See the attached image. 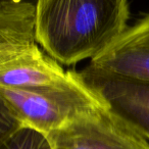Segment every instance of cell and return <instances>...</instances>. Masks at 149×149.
I'll return each instance as SVG.
<instances>
[{
    "mask_svg": "<svg viewBox=\"0 0 149 149\" xmlns=\"http://www.w3.org/2000/svg\"><path fill=\"white\" fill-rule=\"evenodd\" d=\"M126 0H39L35 38L60 63L94 59L128 29Z\"/></svg>",
    "mask_w": 149,
    "mask_h": 149,
    "instance_id": "cell-1",
    "label": "cell"
},
{
    "mask_svg": "<svg viewBox=\"0 0 149 149\" xmlns=\"http://www.w3.org/2000/svg\"><path fill=\"white\" fill-rule=\"evenodd\" d=\"M0 94L24 124L46 135L94 111L102 104L80 80L77 72L72 70L68 72L65 80L53 85L28 89L0 88Z\"/></svg>",
    "mask_w": 149,
    "mask_h": 149,
    "instance_id": "cell-2",
    "label": "cell"
},
{
    "mask_svg": "<svg viewBox=\"0 0 149 149\" xmlns=\"http://www.w3.org/2000/svg\"><path fill=\"white\" fill-rule=\"evenodd\" d=\"M47 136L52 149H149V141L103 104Z\"/></svg>",
    "mask_w": 149,
    "mask_h": 149,
    "instance_id": "cell-3",
    "label": "cell"
},
{
    "mask_svg": "<svg viewBox=\"0 0 149 149\" xmlns=\"http://www.w3.org/2000/svg\"><path fill=\"white\" fill-rule=\"evenodd\" d=\"M77 74L106 108L149 141V82L104 72L89 64Z\"/></svg>",
    "mask_w": 149,
    "mask_h": 149,
    "instance_id": "cell-4",
    "label": "cell"
},
{
    "mask_svg": "<svg viewBox=\"0 0 149 149\" xmlns=\"http://www.w3.org/2000/svg\"><path fill=\"white\" fill-rule=\"evenodd\" d=\"M89 65L131 79L149 82V13L90 61Z\"/></svg>",
    "mask_w": 149,
    "mask_h": 149,
    "instance_id": "cell-5",
    "label": "cell"
},
{
    "mask_svg": "<svg viewBox=\"0 0 149 149\" xmlns=\"http://www.w3.org/2000/svg\"><path fill=\"white\" fill-rule=\"evenodd\" d=\"M68 72L37 45L0 65V88L28 89L59 83Z\"/></svg>",
    "mask_w": 149,
    "mask_h": 149,
    "instance_id": "cell-6",
    "label": "cell"
},
{
    "mask_svg": "<svg viewBox=\"0 0 149 149\" xmlns=\"http://www.w3.org/2000/svg\"><path fill=\"white\" fill-rule=\"evenodd\" d=\"M36 4L0 1V65L36 46Z\"/></svg>",
    "mask_w": 149,
    "mask_h": 149,
    "instance_id": "cell-7",
    "label": "cell"
},
{
    "mask_svg": "<svg viewBox=\"0 0 149 149\" xmlns=\"http://www.w3.org/2000/svg\"><path fill=\"white\" fill-rule=\"evenodd\" d=\"M0 149H52V145L46 134L24 125L0 144Z\"/></svg>",
    "mask_w": 149,
    "mask_h": 149,
    "instance_id": "cell-8",
    "label": "cell"
},
{
    "mask_svg": "<svg viewBox=\"0 0 149 149\" xmlns=\"http://www.w3.org/2000/svg\"><path fill=\"white\" fill-rule=\"evenodd\" d=\"M24 125L17 111L0 94V144Z\"/></svg>",
    "mask_w": 149,
    "mask_h": 149,
    "instance_id": "cell-9",
    "label": "cell"
}]
</instances>
